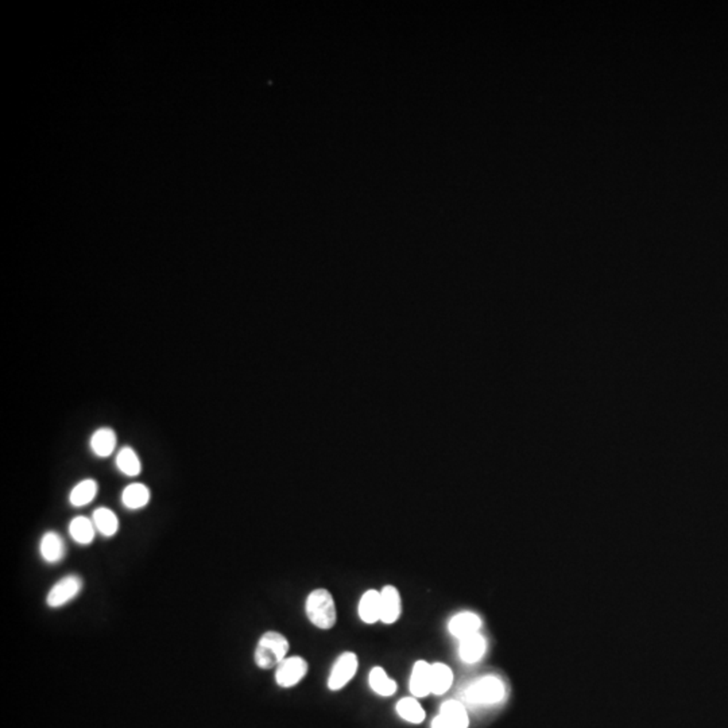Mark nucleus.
Listing matches in <instances>:
<instances>
[{"label": "nucleus", "instance_id": "23", "mask_svg": "<svg viewBox=\"0 0 728 728\" xmlns=\"http://www.w3.org/2000/svg\"><path fill=\"white\" fill-rule=\"evenodd\" d=\"M432 728H456L452 723H449L448 720L438 714L433 719L432 722Z\"/></svg>", "mask_w": 728, "mask_h": 728}, {"label": "nucleus", "instance_id": "15", "mask_svg": "<svg viewBox=\"0 0 728 728\" xmlns=\"http://www.w3.org/2000/svg\"><path fill=\"white\" fill-rule=\"evenodd\" d=\"M89 444L98 457H108L116 447V433L111 428H100L92 434Z\"/></svg>", "mask_w": 728, "mask_h": 728}, {"label": "nucleus", "instance_id": "4", "mask_svg": "<svg viewBox=\"0 0 728 728\" xmlns=\"http://www.w3.org/2000/svg\"><path fill=\"white\" fill-rule=\"evenodd\" d=\"M465 698L475 704L499 703L504 698V683L494 676L483 677L467 689Z\"/></svg>", "mask_w": 728, "mask_h": 728}, {"label": "nucleus", "instance_id": "3", "mask_svg": "<svg viewBox=\"0 0 728 728\" xmlns=\"http://www.w3.org/2000/svg\"><path fill=\"white\" fill-rule=\"evenodd\" d=\"M83 589V579L77 574H68L59 579L56 584L49 589L46 595V604L50 608H59L76 599Z\"/></svg>", "mask_w": 728, "mask_h": 728}, {"label": "nucleus", "instance_id": "8", "mask_svg": "<svg viewBox=\"0 0 728 728\" xmlns=\"http://www.w3.org/2000/svg\"><path fill=\"white\" fill-rule=\"evenodd\" d=\"M431 665L425 659H420L414 664L410 676V692L413 698H426L432 693L431 688Z\"/></svg>", "mask_w": 728, "mask_h": 728}, {"label": "nucleus", "instance_id": "20", "mask_svg": "<svg viewBox=\"0 0 728 728\" xmlns=\"http://www.w3.org/2000/svg\"><path fill=\"white\" fill-rule=\"evenodd\" d=\"M397 714L411 724H421L425 720V711L417 698H404L398 701Z\"/></svg>", "mask_w": 728, "mask_h": 728}, {"label": "nucleus", "instance_id": "18", "mask_svg": "<svg viewBox=\"0 0 728 728\" xmlns=\"http://www.w3.org/2000/svg\"><path fill=\"white\" fill-rule=\"evenodd\" d=\"M368 683H370L371 689L377 695L385 696V698L392 696L397 692V688H398L397 683L392 680V677L387 674V672L382 666H374L370 671Z\"/></svg>", "mask_w": 728, "mask_h": 728}, {"label": "nucleus", "instance_id": "7", "mask_svg": "<svg viewBox=\"0 0 728 728\" xmlns=\"http://www.w3.org/2000/svg\"><path fill=\"white\" fill-rule=\"evenodd\" d=\"M380 602H382V614L380 620L385 625L395 623L402 613V601L401 593L394 586H385L380 591Z\"/></svg>", "mask_w": 728, "mask_h": 728}, {"label": "nucleus", "instance_id": "14", "mask_svg": "<svg viewBox=\"0 0 728 728\" xmlns=\"http://www.w3.org/2000/svg\"><path fill=\"white\" fill-rule=\"evenodd\" d=\"M150 490L142 483H131L122 492V504L128 510H140L150 502Z\"/></svg>", "mask_w": 728, "mask_h": 728}, {"label": "nucleus", "instance_id": "17", "mask_svg": "<svg viewBox=\"0 0 728 728\" xmlns=\"http://www.w3.org/2000/svg\"><path fill=\"white\" fill-rule=\"evenodd\" d=\"M98 482L93 479H85L79 482L69 494V502L74 507H83L91 504L98 495Z\"/></svg>", "mask_w": 728, "mask_h": 728}, {"label": "nucleus", "instance_id": "5", "mask_svg": "<svg viewBox=\"0 0 728 728\" xmlns=\"http://www.w3.org/2000/svg\"><path fill=\"white\" fill-rule=\"evenodd\" d=\"M359 668V659L353 652H344L337 657L328 677V688L340 690L355 677Z\"/></svg>", "mask_w": 728, "mask_h": 728}, {"label": "nucleus", "instance_id": "19", "mask_svg": "<svg viewBox=\"0 0 728 728\" xmlns=\"http://www.w3.org/2000/svg\"><path fill=\"white\" fill-rule=\"evenodd\" d=\"M93 525L100 534L104 537H113L119 530V519L113 510L107 507H98L92 516Z\"/></svg>", "mask_w": 728, "mask_h": 728}, {"label": "nucleus", "instance_id": "6", "mask_svg": "<svg viewBox=\"0 0 728 728\" xmlns=\"http://www.w3.org/2000/svg\"><path fill=\"white\" fill-rule=\"evenodd\" d=\"M308 661L300 656L286 657L275 669V683L280 688H293L308 674Z\"/></svg>", "mask_w": 728, "mask_h": 728}, {"label": "nucleus", "instance_id": "21", "mask_svg": "<svg viewBox=\"0 0 728 728\" xmlns=\"http://www.w3.org/2000/svg\"><path fill=\"white\" fill-rule=\"evenodd\" d=\"M116 467L126 477H138L142 471V464L137 452L130 447L120 449L116 456Z\"/></svg>", "mask_w": 728, "mask_h": 728}, {"label": "nucleus", "instance_id": "16", "mask_svg": "<svg viewBox=\"0 0 728 728\" xmlns=\"http://www.w3.org/2000/svg\"><path fill=\"white\" fill-rule=\"evenodd\" d=\"M453 684V672L447 664L434 662L431 665V688L433 695H444Z\"/></svg>", "mask_w": 728, "mask_h": 728}, {"label": "nucleus", "instance_id": "2", "mask_svg": "<svg viewBox=\"0 0 728 728\" xmlns=\"http://www.w3.org/2000/svg\"><path fill=\"white\" fill-rule=\"evenodd\" d=\"M290 644L288 638L278 631H266L261 635L255 653L254 661L259 669H273L277 668L283 659L288 657Z\"/></svg>", "mask_w": 728, "mask_h": 728}, {"label": "nucleus", "instance_id": "12", "mask_svg": "<svg viewBox=\"0 0 728 728\" xmlns=\"http://www.w3.org/2000/svg\"><path fill=\"white\" fill-rule=\"evenodd\" d=\"M486 649H487V644H486L484 637L480 635L479 632H475V634H471V635L460 639L459 654H460V659L465 664H475L484 656Z\"/></svg>", "mask_w": 728, "mask_h": 728}, {"label": "nucleus", "instance_id": "13", "mask_svg": "<svg viewBox=\"0 0 728 728\" xmlns=\"http://www.w3.org/2000/svg\"><path fill=\"white\" fill-rule=\"evenodd\" d=\"M69 534L72 540L79 545H91L95 540L96 528L93 521L86 517L79 516L72 519L69 523Z\"/></svg>", "mask_w": 728, "mask_h": 728}, {"label": "nucleus", "instance_id": "9", "mask_svg": "<svg viewBox=\"0 0 728 728\" xmlns=\"http://www.w3.org/2000/svg\"><path fill=\"white\" fill-rule=\"evenodd\" d=\"M358 613L362 622L367 625H374L380 620L382 614V602H380V591L368 589L365 591L358 605Z\"/></svg>", "mask_w": 728, "mask_h": 728}, {"label": "nucleus", "instance_id": "22", "mask_svg": "<svg viewBox=\"0 0 728 728\" xmlns=\"http://www.w3.org/2000/svg\"><path fill=\"white\" fill-rule=\"evenodd\" d=\"M440 715L444 716L456 728H468V714L460 701H445L440 708Z\"/></svg>", "mask_w": 728, "mask_h": 728}, {"label": "nucleus", "instance_id": "1", "mask_svg": "<svg viewBox=\"0 0 728 728\" xmlns=\"http://www.w3.org/2000/svg\"><path fill=\"white\" fill-rule=\"evenodd\" d=\"M305 614L314 627L320 630L334 629L337 611L332 593L325 588L313 589L305 601Z\"/></svg>", "mask_w": 728, "mask_h": 728}, {"label": "nucleus", "instance_id": "10", "mask_svg": "<svg viewBox=\"0 0 728 728\" xmlns=\"http://www.w3.org/2000/svg\"><path fill=\"white\" fill-rule=\"evenodd\" d=\"M67 552L62 537L56 532H46L40 542V553L45 562L57 564L64 559Z\"/></svg>", "mask_w": 728, "mask_h": 728}, {"label": "nucleus", "instance_id": "11", "mask_svg": "<svg viewBox=\"0 0 728 728\" xmlns=\"http://www.w3.org/2000/svg\"><path fill=\"white\" fill-rule=\"evenodd\" d=\"M480 626H482V620L477 614L464 611V613L456 614L449 620L448 630L455 638L462 639L471 634L479 632Z\"/></svg>", "mask_w": 728, "mask_h": 728}]
</instances>
